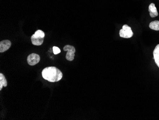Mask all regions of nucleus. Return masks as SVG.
<instances>
[{"instance_id": "nucleus-6", "label": "nucleus", "mask_w": 159, "mask_h": 120, "mask_svg": "<svg viewBox=\"0 0 159 120\" xmlns=\"http://www.w3.org/2000/svg\"><path fill=\"white\" fill-rule=\"evenodd\" d=\"M11 43L10 40H4L0 42V52L2 53L8 50L11 46Z\"/></svg>"}, {"instance_id": "nucleus-2", "label": "nucleus", "mask_w": 159, "mask_h": 120, "mask_svg": "<svg viewBox=\"0 0 159 120\" xmlns=\"http://www.w3.org/2000/svg\"><path fill=\"white\" fill-rule=\"evenodd\" d=\"M45 37V34L43 31L38 30L35 32L34 34L31 36L32 44L35 46H41L43 44Z\"/></svg>"}, {"instance_id": "nucleus-9", "label": "nucleus", "mask_w": 159, "mask_h": 120, "mask_svg": "<svg viewBox=\"0 0 159 120\" xmlns=\"http://www.w3.org/2000/svg\"><path fill=\"white\" fill-rule=\"evenodd\" d=\"M7 86V81L5 76L2 73H0V90L2 89V87H6Z\"/></svg>"}, {"instance_id": "nucleus-10", "label": "nucleus", "mask_w": 159, "mask_h": 120, "mask_svg": "<svg viewBox=\"0 0 159 120\" xmlns=\"http://www.w3.org/2000/svg\"><path fill=\"white\" fill-rule=\"evenodd\" d=\"M149 27L152 30L159 31V21H154L150 23Z\"/></svg>"}, {"instance_id": "nucleus-8", "label": "nucleus", "mask_w": 159, "mask_h": 120, "mask_svg": "<svg viewBox=\"0 0 159 120\" xmlns=\"http://www.w3.org/2000/svg\"><path fill=\"white\" fill-rule=\"evenodd\" d=\"M153 59L155 61L157 66L159 68V44L155 46V49L153 52Z\"/></svg>"}, {"instance_id": "nucleus-7", "label": "nucleus", "mask_w": 159, "mask_h": 120, "mask_svg": "<svg viewBox=\"0 0 159 120\" xmlns=\"http://www.w3.org/2000/svg\"><path fill=\"white\" fill-rule=\"evenodd\" d=\"M149 10L150 12V17H155L158 16V12L157 10V8L155 7L154 3H152L150 4L149 6Z\"/></svg>"}, {"instance_id": "nucleus-1", "label": "nucleus", "mask_w": 159, "mask_h": 120, "mask_svg": "<svg viewBox=\"0 0 159 120\" xmlns=\"http://www.w3.org/2000/svg\"><path fill=\"white\" fill-rule=\"evenodd\" d=\"M42 75L43 78L51 82H58L62 78V72L55 67L45 68L43 70Z\"/></svg>"}, {"instance_id": "nucleus-3", "label": "nucleus", "mask_w": 159, "mask_h": 120, "mask_svg": "<svg viewBox=\"0 0 159 120\" xmlns=\"http://www.w3.org/2000/svg\"><path fill=\"white\" fill-rule=\"evenodd\" d=\"M119 34L120 37L125 38H131L134 35L131 27L127 25L123 26L122 29L120 31Z\"/></svg>"}, {"instance_id": "nucleus-4", "label": "nucleus", "mask_w": 159, "mask_h": 120, "mask_svg": "<svg viewBox=\"0 0 159 120\" xmlns=\"http://www.w3.org/2000/svg\"><path fill=\"white\" fill-rule=\"evenodd\" d=\"M63 50L67 51L66 59L67 60L71 61L75 59V48L74 46L70 45H66L63 47Z\"/></svg>"}, {"instance_id": "nucleus-5", "label": "nucleus", "mask_w": 159, "mask_h": 120, "mask_svg": "<svg viewBox=\"0 0 159 120\" xmlns=\"http://www.w3.org/2000/svg\"><path fill=\"white\" fill-rule=\"evenodd\" d=\"M40 56L39 55L32 53L29 55L27 57V62L30 66H34L39 62Z\"/></svg>"}, {"instance_id": "nucleus-11", "label": "nucleus", "mask_w": 159, "mask_h": 120, "mask_svg": "<svg viewBox=\"0 0 159 120\" xmlns=\"http://www.w3.org/2000/svg\"><path fill=\"white\" fill-rule=\"evenodd\" d=\"M53 52L54 54L57 55L59 54L61 52V50L59 47H57V46H53Z\"/></svg>"}]
</instances>
